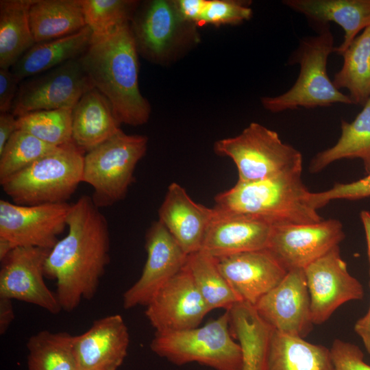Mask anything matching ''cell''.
Instances as JSON below:
<instances>
[{"instance_id": "obj_14", "label": "cell", "mask_w": 370, "mask_h": 370, "mask_svg": "<svg viewBox=\"0 0 370 370\" xmlns=\"http://www.w3.org/2000/svg\"><path fill=\"white\" fill-rule=\"evenodd\" d=\"M344 238L343 225L336 219L272 226L267 249L288 271L304 269Z\"/></svg>"}, {"instance_id": "obj_27", "label": "cell", "mask_w": 370, "mask_h": 370, "mask_svg": "<svg viewBox=\"0 0 370 370\" xmlns=\"http://www.w3.org/2000/svg\"><path fill=\"white\" fill-rule=\"evenodd\" d=\"M341 128V136L336 144L313 157L310 172L319 173L341 159L360 158L366 173L370 174V97L353 121L342 120Z\"/></svg>"}, {"instance_id": "obj_23", "label": "cell", "mask_w": 370, "mask_h": 370, "mask_svg": "<svg viewBox=\"0 0 370 370\" xmlns=\"http://www.w3.org/2000/svg\"><path fill=\"white\" fill-rule=\"evenodd\" d=\"M109 101L96 88L87 91L72 110V140L87 153L121 131Z\"/></svg>"}, {"instance_id": "obj_28", "label": "cell", "mask_w": 370, "mask_h": 370, "mask_svg": "<svg viewBox=\"0 0 370 370\" xmlns=\"http://www.w3.org/2000/svg\"><path fill=\"white\" fill-rule=\"evenodd\" d=\"M33 0L0 1V68L11 69L35 44L29 21Z\"/></svg>"}, {"instance_id": "obj_4", "label": "cell", "mask_w": 370, "mask_h": 370, "mask_svg": "<svg viewBox=\"0 0 370 370\" xmlns=\"http://www.w3.org/2000/svg\"><path fill=\"white\" fill-rule=\"evenodd\" d=\"M317 28L318 34L301 38L297 48L288 58V64L299 65L295 83L283 94L261 97V103L267 110L278 113L299 108L353 104L347 95L335 87L328 74V57L334 53L335 48L330 25Z\"/></svg>"}, {"instance_id": "obj_10", "label": "cell", "mask_w": 370, "mask_h": 370, "mask_svg": "<svg viewBox=\"0 0 370 370\" xmlns=\"http://www.w3.org/2000/svg\"><path fill=\"white\" fill-rule=\"evenodd\" d=\"M68 203L21 206L0 200V237L14 247L51 249L67 226Z\"/></svg>"}, {"instance_id": "obj_20", "label": "cell", "mask_w": 370, "mask_h": 370, "mask_svg": "<svg viewBox=\"0 0 370 370\" xmlns=\"http://www.w3.org/2000/svg\"><path fill=\"white\" fill-rule=\"evenodd\" d=\"M215 211L201 250L220 258L267 248L271 225L260 220Z\"/></svg>"}, {"instance_id": "obj_6", "label": "cell", "mask_w": 370, "mask_h": 370, "mask_svg": "<svg viewBox=\"0 0 370 370\" xmlns=\"http://www.w3.org/2000/svg\"><path fill=\"white\" fill-rule=\"evenodd\" d=\"M228 310L202 327L157 334L153 352L177 365L196 362L215 370H243V352L232 336Z\"/></svg>"}, {"instance_id": "obj_17", "label": "cell", "mask_w": 370, "mask_h": 370, "mask_svg": "<svg viewBox=\"0 0 370 370\" xmlns=\"http://www.w3.org/2000/svg\"><path fill=\"white\" fill-rule=\"evenodd\" d=\"M215 258L220 271L241 302L252 306L288 273L268 249Z\"/></svg>"}, {"instance_id": "obj_22", "label": "cell", "mask_w": 370, "mask_h": 370, "mask_svg": "<svg viewBox=\"0 0 370 370\" xmlns=\"http://www.w3.org/2000/svg\"><path fill=\"white\" fill-rule=\"evenodd\" d=\"M181 22L174 2L151 1L140 12L136 10L130 26L138 53L152 60L162 58L173 43Z\"/></svg>"}, {"instance_id": "obj_13", "label": "cell", "mask_w": 370, "mask_h": 370, "mask_svg": "<svg viewBox=\"0 0 370 370\" xmlns=\"http://www.w3.org/2000/svg\"><path fill=\"white\" fill-rule=\"evenodd\" d=\"M210 311L186 264L151 299L145 315L162 334L197 328Z\"/></svg>"}, {"instance_id": "obj_42", "label": "cell", "mask_w": 370, "mask_h": 370, "mask_svg": "<svg viewBox=\"0 0 370 370\" xmlns=\"http://www.w3.org/2000/svg\"><path fill=\"white\" fill-rule=\"evenodd\" d=\"M370 278V268H369ZM370 286V280H369ZM356 333L361 338L364 346L370 354V305L369 308L365 316L359 319L354 325Z\"/></svg>"}, {"instance_id": "obj_12", "label": "cell", "mask_w": 370, "mask_h": 370, "mask_svg": "<svg viewBox=\"0 0 370 370\" xmlns=\"http://www.w3.org/2000/svg\"><path fill=\"white\" fill-rule=\"evenodd\" d=\"M51 249L15 247L1 262L0 297L39 306L51 314L62 309L56 293L47 286L45 264Z\"/></svg>"}, {"instance_id": "obj_11", "label": "cell", "mask_w": 370, "mask_h": 370, "mask_svg": "<svg viewBox=\"0 0 370 370\" xmlns=\"http://www.w3.org/2000/svg\"><path fill=\"white\" fill-rule=\"evenodd\" d=\"M312 322L322 324L343 304L363 298L362 284L347 270L339 245L304 269Z\"/></svg>"}, {"instance_id": "obj_41", "label": "cell", "mask_w": 370, "mask_h": 370, "mask_svg": "<svg viewBox=\"0 0 370 370\" xmlns=\"http://www.w3.org/2000/svg\"><path fill=\"white\" fill-rule=\"evenodd\" d=\"M12 300L0 297V334H4L14 319Z\"/></svg>"}, {"instance_id": "obj_1", "label": "cell", "mask_w": 370, "mask_h": 370, "mask_svg": "<svg viewBox=\"0 0 370 370\" xmlns=\"http://www.w3.org/2000/svg\"><path fill=\"white\" fill-rule=\"evenodd\" d=\"M66 223L69 232L50 250L45 275L56 280L62 309L71 312L96 294L110 262V233L105 216L88 195L71 204Z\"/></svg>"}, {"instance_id": "obj_30", "label": "cell", "mask_w": 370, "mask_h": 370, "mask_svg": "<svg viewBox=\"0 0 370 370\" xmlns=\"http://www.w3.org/2000/svg\"><path fill=\"white\" fill-rule=\"evenodd\" d=\"M186 265L210 310H229L241 302L220 271L214 257L200 249L188 256Z\"/></svg>"}, {"instance_id": "obj_32", "label": "cell", "mask_w": 370, "mask_h": 370, "mask_svg": "<svg viewBox=\"0 0 370 370\" xmlns=\"http://www.w3.org/2000/svg\"><path fill=\"white\" fill-rule=\"evenodd\" d=\"M72 109L40 110L17 118V129L55 147L72 142Z\"/></svg>"}, {"instance_id": "obj_19", "label": "cell", "mask_w": 370, "mask_h": 370, "mask_svg": "<svg viewBox=\"0 0 370 370\" xmlns=\"http://www.w3.org/2000/svg\"><path fill=\"white\" fill-rule=\"evenodd\" d=\"M216 211L194 201L176 182L167 189L158 210L160 221L184 251L190 255L201 249L208 227Z\"/></svg>"}, {"instance_id": "obj_38", "label": "cell", "mask_w": 370, "mask_h": 370, "mask_svg": "<svg viewBox=\"0 0 370 370\" xmlns=\"http://www.w3.org/2000/svg\"><path fill=\"white\" fill-rule=\"evenodd\" d=\"M20 83L10 69L0 68V112H11Z\"/></svg>"}, {"instance_id": "obj_24", "label": "cell", "mask_w": 370, "mask_h": 370, "mask_svg": "<svg viewBox=\"0 0 370 370\" xmlns=\"http://www.w3.org/2000/svg\"><path fill=\"white\" fill-rule=\"evenodd\" d=\"M92 32L86 26L60 38L36 43L10 69L20 81L79 59L92 42Z\"/></svg>"}, {"instance_id": "obj_40", "label": "cell", "mask_w": 370, "mask_h": 370, "mask_svg": "<svg viewBox=\"0 0 370 370\" xmlns=\"http://www.w3.org/2000/svg\"><path fill=\"white\" fill-rule=\"evenodd\" d=\"M17 130V118L11 112H0V153Z\"/></svg>"}, {"instance_id": "obj_16", "label": "cell", "mask_w": 370, "mask_h": 370, "mask_svg": "<svg viewBox=\"0 0 370 370\" xmlns=\"http://www.w3.org/2000/svg\"><path fill=\"white\" fill-rule=\"evenodd\" d=\"M254 306L259 316L280 333L304 338L312 330L310 299L304 269L288 271Z\"/></svg>"}, {"instance_id": "obj_43", "label": "cell", "mask_w": 370, "mask_h": 370, "mask_svg": "<svg viewBox=\"0 0 370 370\" xmlns=\"http://www.w3.org/2000/svg\"><path fill=\"white\" fill-rule=\"evenodd\" d=\"M360 219L362 221L367 244V254L370 265V212L367 210L360 212Z\"/></svg>"}, {"instance_id": "obj_18", "label": "cell", "mask_w": 370, "mask_h": 370, "mask_svg": "<svg viewBox=\"0 0 370 370\" xmlns=\"http://www.w3.org/2000/svg\"><path fill=\"white\" fill-rule=\"evenodd\" d=\"M129 344L128 329L120 314L99 319L85 332L74 336L77 370H117Z\"/></svg>"}, {"instance_id": "obj_25", "label": "cell", "mask_w": 370, "mask_h": 370, "mask_svg": "<svg viewBox=\"0 0 370 370\" xmlns=\"http://www.w3.org/2000/svg\"><path fill=\"white\" fill-rule=\"evenodd\" d=\"M266 370H334L330 349L272 329Z\"/></svg>"}, {"instance_id": "obj_34", "label": "cell", "mask_w": 370, "mask_h": 370, "mask_svg": "<svg viewBox=\"0 0 370 370\" xmlns=\"http://www.w3.org/2000/svg\"><path fill=\"white\" fill-rule=\"evenodd\" d=\"M57 147L27 132L17 130L0 153V182L27 168Z\"/></svg>"}, {"instance_id": "obj_7", "label": "cell", "mask_w": 370, "mask_h": 370, "mask_svg": "<svg viewBox=\"0 0 370 370\" xmlns=\"http://www.w3.org/2000/svg\"><path fill=\"white\" fill-rule=\"evenodd\" d=\"M214 149L233 160L239 182L302 171L301 152L283 143L276 132L258 123H251L236 136L216 141Z\"/></svg>"}, {"instance_id": "obj_29", "label": "cell", "mask_w": 370, "mask_h": 370, "mask_svg": "<svg viewBox=\"0 0 370 370\" xmlns=\"http://www.w3.org/2000/svg\"><path fill=\"white\" fill-rule=\"evenodd\" d=\"M343 66L332 82L345 88L353 104L364 106L370 97V25L353 40L341 54Z\"/></svg>"}, {"instance_id": "obj_2", "label": "cell", "mask_w": 370, "mask_h": 370, "mask_svg": "<svg viewBox=\"0 0 370 370\" xmlns=\"http://www.w3.org/2000/svg\"><path fill=\"white\" fill-rule=\"evenodd\" d=\"M138 51L129 24L92 38L80 58L95 88L110 102L120 124L147 123L151 106L138 86Z\"/></svg>"}, {"instance_id": "obj_9", "label": "cell", "mask_w": 370, "mask_h": 370, "mask_svg": "<svg viewBox=\"0 0 370 370\" xmlns=\"http://www.w3.org/2000/svg\"><path fill=\"white\" fill-rule=\"evenodd\" d=\"M93 87L80 58L21 81L11 113L72 109Z\"/></svg>"}, {"instance_id": "obj_26", "label": "cell", "mask_w": 370, "mask_h": 370, "mask_svg": "<svg viewBox=\"0 0 370 370\" xmlns=\"http://www.w3.org/2000/svg\"><path fill=\"white\" fill-rule=\"evenodd\" d=\"M29 21L36 43L73 34L86 26L80 0H33Z\"/></svg>"}, {"instance_id": "obj_35", "label": "cell", "mask_w": 370, "mask_h": 370, "mask_svg": "<svg viewBox=\"0 0 370 370\" xmlns=\"http://www.w3.org/2000/svg\"><path fill=\"white\" fill-rule=\"evenodd\" d=\"M252 9L239 1L207 0L200 24H238L251 18Z\"/></svg>"}, {"instance_id": "obj_39", "label": "cell", "mask_w": 370, "mask_h": 370, "mask_svg": "<svg viewBox=\"0 0 370 370\" xmlns=\"http://www.w3.org/2000/svg\"><path fill=\"white\" fill-rule=\"evenodd\" d=\"M207 0H180L174 1L182 21L200 24Z\"/></svg>"}, {"instance_id": "obj_8", "label": "cell", "mask_w": 370, "mask_h": 370, "mask_svg": "<svg viewBox=\"0 0 370 370\" xmlns=\"http://www.w3.org/2000/svg\"><path fill=\"white\" fill-rule=\"evenodd\" d=\"M147 143V136L121 130L84 154L82 182L92 187L91 197L98 208L124 199L134 181L136 164L146 153Z\"/></svg>"}, {"instance_id": "obj_36", "label": "cell", "mask_w": 370, "mask_h": 370, "mask_svg": "<svg viewBox=\"0 0 370 370\" xmlns=\"http://www.w3.org/2000/svg\"><path fill=\"white\" fill-rule=\"evenodd\" d=\"M368 197H370V174L355 182L335 184L328 190L312 194L313 204L317 210L332 200H357Z\"/></svg>"}, {"instance_id": "obj_37", "label": "cell", "mask_w": 370, "mask_h": 370, "mask_svg": "<svg viewBox=\"0 0 370 370\" xmlns=\"http://www.w3.org/2000/svg\"><path fill=\"white\" fill-rule=\"evenodd\" d=\"M330 350L334 370H370L362 352L353 343L335 339Z\"/></svg>"}, {"instance_id": "obj_33", "label": "cell", "mask_w": 370, "mask_h": 370, "mask_svg": "<svg viewBox=\"0 0 370 370\" xmlns=\"http://www.w3.org/2000/svg\"><path fill=\"white\" fill-rule=\"evenodd\" d=\"M86 26L97 38L130 23L138 6L131 0H80Z\"/></svg>"}, {"instance_id": "obj_15", "label": "cell", "mask_w": 370, "mask_h": 370, "mask_svg": "<svg viewBox=\"0 0 370 370\" xmlns=\"http://www.w3.org/2000/svg\"><path fill=\"white\" fill-rule=\"evenodd\" d=\"M147 260L139 279L123 295V306H147L158 291L182 269L188 256L166 227L153 222L145 236Z\"/></svg>"}, {"instance_id": "obj_21", "label": "cell", "mask_w": 370, "mask_h": 370, "mask_svg": "<svg viewBox=\"0 0 370 370\" xmlns=\"http://www.w3.org/2000/svg\"><path fill=\"white\" fill-rule=\"evenodd\" d=\"M282 3L303 14L317 28L330 22L341 26L343 40L334 51L341 56L370 25V0H284Z\"/></svg>"}, {"instance_id": "obj_5", "label": "cell", "mask_w": 370, "mask_h": 370, "mask_svg": "<svg viewBox=\"0 0 370 370\" xmlns=\"http://www.w3.org/2000/svg\"><path fill=\"white\" fill-rule=\"evenodd\" d=\"M84 157V152L72 141L58 147L0 184L17 205L67 203L82 182Z\"/></svg>"}, {"instance_id": "obj_3", "label": "cell", "mask_w": 370, "mask_h": 370, "mask_svg": "<svg viewBox=\"0 0 370 370\" xmlns=\"http://www.w3.org/2000/svg\"><path fill=\"white\" fill-rule=\"evenodd\" d=\"M301 173L239 182L216 195L214 208L222 213L264 221L271 226L314 223L323 220Z\"/></svg>"}, {"instance_id": "obj_44", "label": "cell", "mask_w": 370, "mask_h": 370, "mask_svg": "<svg viewBox=\"0 0 370 370\" xmlns=\"http://www.w3.org/2000/svg\"><path fill=\"white\" fill-rule=\"evenodd\" d=\"M14 248L9 241L0 237V261L3 260Z\"/></svg>"}, {"instance_id": "obj_31", "label": "cell", "mask_w": 370, "mask_h": 370, "mask_svg": "<svg viewBox=\"0 0 370 370\" xmlns=\"http://www.w3.org/2000/svg\"><path fill=\"white\" fill-rule=\"evenodd\" d=\"M73 338L68 332L40 331L28 340V370H77Z\"/></svg>"}]
</instances>
